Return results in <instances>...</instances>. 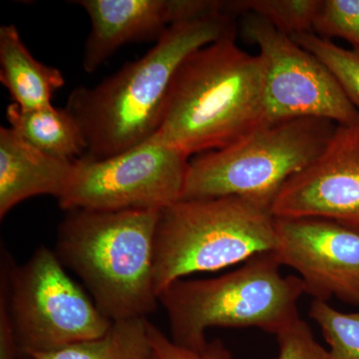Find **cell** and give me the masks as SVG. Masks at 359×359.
Returning <instances> with one entry per match:
<instances>
[{"mask_svg": "<svg viewBox=\"0 0 359 359\" xmlns=\"http://www.w3.org/2000/svg\"><path fill=\"white\" fill-rule=\"evenodd\" d=\"M237 32L194 52L174 78L157 134L189 158L266 124L264 61L238 46Z\"/></svg>", "mask_w": 359, "mask_h": 359, "instance_id": "2", "label": "cell"}, {"mask_svg": "<svg viewBox=\"0 0 359 359\" xmlns=\"http://www.w3.org/2000/svg\"><path fill=\"white\" fill-rule=\"evenodd\" d=\"M309 318L320 328L330 359H359V309L342 313L327 302L313 299Z\"/></svg>", "mask_w": 359, "mask_h": 359, "instance_id": "19", "label": "cell"}, {"mask_svg": "<svg viewBox=\"0 0 359 359\" xmlns=\"http://www.w3.org/2000/svg\"><path fill=\"white\" fill-rule=\"evenodd\" d=\"M236 20L222 11L177 23L141 58L95 86L73 90L65 108L83 133L84 157H111L157 133L179 68L194 52L238 32Z\"/></svg>", "mask_w": 359, "mask_h": 359, "instance_id": "1", "label": "cell"}, {"mask_svg": "<svg viewBox=\"0 0 359 359\" xmlns=\"http://www.w3.org/2000/svg\"><path fill=\"white\" fill-rule=\"evenodd\" d=\"M76 161L51 157L33 148L11 127H0V219L23 201L65 194Z\"/></svg>", "mask_w": 359, "mask_h": 359, "instance_id": "13", "label": "cell"}, {"mask_svg": "<svg viewBox=\"0 0 359 359\" xmlns=\"http://www.w3.org/2000/svg\"><path fill=\"white\" fill-rule=\"evenodd\" d=\"M189 163L188 156L157 133L111 157H82L59 205L65 211H162L181 200Z\"/></svg>", "mask_w": 359, "mask_h": 359, "instance_id": "8", "label": "cell"}, {"mask_svg": "<svg viewBox=\"0 0 359 359\" xmlns=\"http://www.w3.org/2000/svg\"><path fill=\"white\" fill-rule=\"evenodd\" d=\"M273 250L250 257L221 276L177 280L159 294L171 339L200 348L211 327H256L278 334L299 318L297 302L306 294L299 276H283Z\"/></svg>", "mask_w": 359, "mask_h": 359, "instance_id": "4", "label": "cell"}, {"mask_svg": "<svg viewBox=\"0 0 359 359\" xmlns=\"http://www.w3.org/2000/svg\"><path fill=\"white\" fill-rule=\"evenodd\" d=\"M276 256L313 299L359 306V231L323 218H276Z\"/></svg>", "mask_w": 359, "mask_h": 359, "instance_id": "10", "label": "cell"}, {"mask_svg": "<svg viewBox=\"0 0 359 359\" xmlns=\"http://www.w3.org/2000/svg\"><path fill=\"white\" fill-rule=\"evenodd\" d=\"M219 0H80L91 28L85 40L82 65L95 72L124 45L158 41L177 23L215 13H226Z\"/></svg>", "mask_w": 359, "mask_h": 359, "instance_id": "12", "label": "cell"}, {"mask_svg": "<svg viewBox=\"0 0 359 359\" xmlns=\"http://www.w3.org/2000/svg\"><path fill=\"white\" fill-rule=\"evenodd\" d=\"M22 358L9 313L6 276L0 271V359Z\"/></svg>", "mask_w": 359, "mask_h": 359, "instance_id": "23", "label": "cell"}, {"mask_svg": "<svg viewBox=\"0 0 359 359\" xmlns=\"http://www.w3.org/2000/svg\"><path fill=\"white\" fill-rule=\"evenodd\" d=\"M276 218H323L359 231V121L337 125L321 154L280 189Z\"/></svg>", "mask_w": 359, "mask_h": 359, "instance_id": "11", "label": "cell"}, {"mask_svg": "<svg viewBox=\"0 0 359 359\" xmlns=\"http://www.w3.org/2000/svg\"><path fill=\"white\" fill-rule=\"evenodd\" d=\"M0 264L6 276L9 313L23 356L96 339L112 325L48 248H39L20 266L1 245Z\"/></svg>", "mask_w": 359, "mask_h": 359, "instance_id": "7", "label": "cell"}, {"mask_svg": "<svg viewBox=\"0 0 359 359\" xmlns=\"http://www.w3.org/2000/svg\"><path fill=\"white\" fill-rule=\"evenodd\" d=\"M242 32L259 47L266 68V124L308 117L337 125L359 121V111L316 55L257 14H245Z\"/></svg>", "mask_w": 359, "mask_h": 359, "instance_id": "9", "label": "cell"}, {"mask_svg": "<svg viewBox=\"0 0 359 359\" xmlns=\"http://www.w3.org/2000/svg\"><path fill=\"white\" fill-rule=\"evenodd\" d=\"M0 81L13 103L26 110L52 105L53 94L65 84L60 70L33 57L13 25L0 27Z\"/></svg>", "mask_w": 359, "mask_h": 359, "instance_id": "14", "label": "cell"}, {"mask_svg": "<svg viewBox=\"0 0 359 359\" xmlns=\"http://www.w3.org/2000/svg\"><path fill=\"white\" fill-rule=\"evenodd\" d=\"M276 337V359H330L327 349L316 341L311 327L301 316Z\"/></svg>", "mask_w": 359, "mask_h": 359, "instance_id": "21", "label": "cell"}, {"mask_svg": "<svg viewBox=\"0 0 359 359\" xmlns=\"http://www.w3.org/2000/svg\"><path fill=\"white\" fill-rule=\"evenodd\" d=\"M313 33L328 40L339 37L359 49V0H323Z\"/></svg>", "mask_w": 359, "mask_h": 359, "instance_id": "20", "label": "cell"}, {"mask_svg": "<svg viewBox=\"0 0 359 359\" xmlns=\"http://www.w3.org/2000/svg\"><path fill=\"white\" fill-rule=\"evenodd\" d=\"M323 0H233L226 1V13L233 18L254 13L283 34L292 36L313 32Z\"/></svg>", "mask_w": 359, "mask_h": 359, "instance_id": "17", "label": "cell"}, {"mask_svg": "<svg viewBox=\"0 0 359 359\" xmlns=\"http://www.w3.org/2000/svg\"><path fill=\"white\" fill-rule=\"evenodd\" d=\"M149 337L156 359H233L222 339L209 340L200 348L179 346L149 321Z\"/></svg>", "mask_w": 359, "mask_h": 359, "instance_id": "22", "label": "cell"}, {"mask_svg": "<svg viewBox=\"0 0 359 359\" xmlns=\"http://www.w3.org/2000/svg\"><path fill=\"white\" fill-rule=\"evenodd\" d=\"M294 41L320 59L359 111V49H346L313 32L292 35Z\"/></svg>", "mask_w": 359, "mask_h": 359, "instance_id": "18", "label": "cell"}, {"mask_svg": "<svg viewBox=\"0 0 359 359\" xmlns=\"http://www.w3.org/2000/svg\"><path fill=\"white\" fill-rule=\"evenodd\" d=\"M21 359H32V358H29V356H26V355H25V356H23V358H21Z\"/></svg>", "mask_w": 359, "mask_h": 359, "instance_id": "24", "label": "cell"}, {"mask_svg": "<svg viewBox=\"0 0 359 359\" xmlns=\"http://www.w3.org/2000/svg\"><path fill=\"white\" fill-rule=\"evenodd\" d=\"M271 205L240 196L180 200L160 212L155 238L158 297L170 285L271 252L276 245Z\"/></svg>", "mask_w": 359, "mask_h": 359, "instance_id": "5", "label": "cell"}, {"mask_svg": "<svg viewBox=\"0 0 359 359\" xmlns=\"http://www.w3.org/2000/svg\"><path fill=\"white\" fill-rule=\"evenodd\" d=\"M337 124L297 118L264 124L189 163L181 200L240 196L273 205L280 189L321 154Z\"/></svg>", "mask_w": 359, "mask_h": 359, "instance_id": "6", "label": "cell"}, {"mask_svg": "<svg viewBox=\"0 0 359 359\" xmlns=\"http://www.w3.org/2000/svg\"><path fill=\"white\" fill-rule=\"evenodd\" d=\"M6 117L21 139L44 154L65 161H77L86 154L82 130L66 108L50 105L26 110L11 103Z\"/></svg>", "mask_w": 359, "mask_h": 359, "instance_id": "15", "label": "cell"}, {"mask_svg": "<svg viewBox=\"0 0 359 359\" xmlns=\"http://www.w3.org/2000/svg\"><path fill=\"white\" fill-rule=\"evenodd\" d=\"M26 356L32 359H156L147 318L112 321L109 330L96 339Z\"/></svg>", "mask_w": 359, "mask_h": 359, "instance_id": "16", "label": "cell"}, {"mask_svg": "<svg viewBox=\"0 0 359 359\" xmlns=\"http://www.w3.org/2000/svg\"><path fill=\"white\" fill-rule=\"evenodd\" d=\"M158 210H71L58 228L56 255L111 321L146 318L155 289Z\"/></svg>", "mask_w": 359, "mask_h": 359, "instance_id": "3", "label": "cell"}]
</instances>
